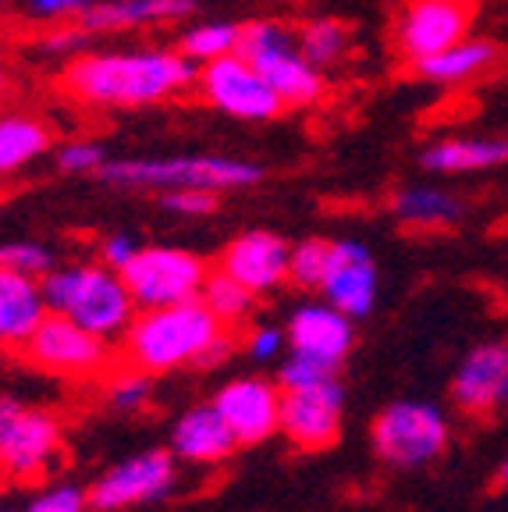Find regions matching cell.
Wrapping results in <instances>:
<instances>
[{"mask_svg": "<svg viewBox=\"0 0 508 512\" xmlns=\"http://www.w3.org/2000/svg\"><path fill=\"white\" fill-rule=\"evenodd\" d=\"M118 274L132 292V303L139 310H153L199 299L210 278V264L182 246H139Z\"/></svg>", "mask_w": 508, "mask_h": 512, "instance_id": "obj_6", "label": "cell"}, {"mask_svg": "<svg viewBox=\"0 0 508 512\" xmlns=\"http://www.w3.org/2000/svg\"><path fill=\"white\" fill-rule=\"evenodd\" d=\"M54 160L64 175H100V168L111 160V153L96 139H72V143L57 146Z\"/></svg>", "mask_w": 508, "mask_h": 512, "instance_id": "obj_31", "label": "cell"}, {"mask_svg": "<svg viewBox=\"0 0 508 512\" xmlns=\"http://www.w3.org/2000/svg\"><path fill=\"white\" fill-rule=\"evenodd\" d=\"M281 388L292 392V388H313V384H324L331 377H338V367L324 360H313V356H302V352H292L281 367Z\"/></svg>", "mask_w": 508, "mask_h": 512, "instance_id": "obj_32", "label": "cell"}, {"mask_svg": "<svg viewBox=\"0 0 508 512\" xmlns=\"http://www.w3.org/2000/svg\"><path fill=\"white\" fill-rule=\"evenodd\" d=\"M100 182L118 189H253L260 185L263 168L242 157H221V153H196V157H111L100 168Z\"/></svg>", "mask_w": 508, "mask_h": 512, "instance_id": "obj_4", "label": "cell"}, {"mask_svg": "<svg viewBox=\"0 0 508 512\" xmlns=\"http://www.w3.org/2000/svg\"><path fill=\"white\" fill-rule=\"evenodd\" d=\"M288 256H292V246L281 235L256 228V232L235 235L221 249L217 271L246 285L256 296H267V292H274V288H281L288 281Z\"/></svg>", "mask_w": 508, "mask_h": 512, "instance_id": "obj_14", "label": "cell"}, {"mask_svg": "<svg viewBox=\"0 0 508 512\" xmlns=\"http://www.w3.org/2000/svg\"><path fill=\"white\" fill-rule=\"evenodd\" d=\"M189 15H196V0H96L79 18V25L89 36H104V32H132L185 22Z\"/></svg>", "mask_w": 508, "mask_h": 512, "instance_id": "obj_19", "label": "cell"}, {"mask_svg": "<svg viewBox=\"0 0 508 512\" xmlns=\"http://www.w3.org/2000/svg\"><path fill=\"white\" fill-rule=\"evenodd\" d=\"M217 413L228 420L239 445H260L281 427V388L263 377H235L214 395Z\"/></svg>", "mask_w": 508, "mask_h": 512, "instance_id": "obj_15", "label": "cell"}, {"mask_svg": "<svg viewBox=\"0 0 508 512\" xmlns=\"http://www.w3.org/2000/svg\"><path fill=\"white\" fill-rule=\"evenodd\" d=\"M345 392L338 377L313 388L281 392V427L278 431L302 452H324L342 434Z\"/></svg>", "mask_w": 508, "mask_h": 512, "instance_id": "obj_13", "label": "cell"}, {"mask_svg": "<svg viewBox=\"0 0 508 512\" xmlns=\"http://www.w3.org/2000/svg\"><path fill=\"white\" fill-rule=\"evenodd\" d=\"M89 509V491L75 488V484H61L43 495H36L25 512H86Z\"/></svg>", "mask_w": 508, "mask_h": 512, "instance_id": "obj_36", "label": "cell"}, {"mask_svg": "<svg viewBox=\"0 0 508 512\" xmlns=\"http://www.w3.org/2000/svg\"><path fill=\"white\" fill-rule=\"evenodd\" d=\"M196 93L214 111L228 114L235 121H249V125L274 121L285 111L281 96L270 89V82L242 54H228L210 64H199Z\"/></svg>", "mask_w": 508, "mask_h": 512, "instance_id": "obj_9", "label": "cell"}, {"mask_svg": "<svg viewBox=\"0 0 508 512\" xmlns=\"http://www.w3.org/2000/svg\"><path fill=\"white\" fill-rule=\"evenodd\" d=\"M175 477H178L175 452L150 448V452L128 456L118 466H111L89 488V509L118 512V509H132V505L157 502V498H164L167 491L175 488Z\"/></svg>", "mask_w": 508, "mask_h": 512, "instance_id": "obj_12", "label": "cell"}, {"mask_svg": "<svg viewBox=\"0 0 508 512\" xmlns=\"http://www.w3.org/2000/svg\"><path fill=\"white\" fill-rule=\"evenodd\" d=\"M473 15V0H405L391 25V43L405 64H416L469 36Z\"/></svg>", "mask_w": 508, "mask_h": 512, "instance_id": "obj_11", "label": "cell"}, {"mask_svg": "<svg viewBox=\"0 0 508 512\" xmlns=\"http://www.w3.org/2000/svg\"><path fill=\"white\" fill-rule=\"evenodd\" d=\"M40 288L50 313H61L100 338L125 335L139 310L121 274L100 260L96 264H57L47 278H40Z\"/></svg>", "mask_w": 508, "mask_h": 512, "instance_id": "obj_3", "label": "cell"}, {"mask_svg": "<svg viewBox=\"0 0 508 512\" xmlns=\"http://www.w3.org/2000/svg\"><path fill=\"white\" fill-rule=\"evenodd\" d=\"M221 335H228L221 320L207 310L203 299H185L175 306L139 310L125 328L121 360L143 374H167V370L199 367L207 349Z\"/></svg>", "mask_w": 508, "mask_h": 512, "instance_id": "obj_2", "label": "cell"}, {"mask_svg": "<svg viewBox=\"0 0 508 512\" xmlns=\"http://www.w3.org/2000/svg\"><path fill=\"white\" fill-rule=\"evenodd\" d=\"M150 374H143V370H128L125 377H118V381L111 384V402L114 409H121V413H135V409H143L146 402H150Z\"/></svg>", "mask_w": 508, "mask_h": 512, "instance_id": "obj_35", "label": "cell"}, {"mask_svg": "<svg viewBox=\"0 0 508 512\" xmlns=\"http://www.w3.org/2000/svg\"><path fill=\"white\" fill-rule=\"evenodd\" d=\"M327 260H331V242L327 239H302L292 246L288 256V281L306 292H320V281L327 274Z\"/></svg>", "mask_w": 508, "mask_h": 512, "instance_id": "obj_29", "label": "cell"}, {"mask_svg": "<svg viewBox=\"0 0 508 512\" xmlns=\"http://www.w3.org/2000/svg\"><path fill=\"white\" fill-rule=\"evenodd\" d=\"M43 317H47V303H43L40 281L0 267V345L22 349Z\"/></svg>", "mask_w": 508, "mask_h": 512, "instance_id": "obj_23", "label": "cell"}, {"mask_svg": "<svg viewBox=\"0 0 508 512\" xmlns=\"http://www.w3.org/2000/svg\"><path fill=\"white\" fill-rule=\"evenodd\" d=\"M391 214L420 232H441L466 217V203L455 192L437 189V185H409L391 200Z\"/></svg>", "mask_w": 508, "mask_h": 512, "instance_id": "obj_25", "label": "cell"}, {"mask_svg": "<svg viewBox=\"0 0 508 512\" xmlns=\"http://www.w3.org/2000/svg\"><path fill=\"white\" fill-rule=\"evenodd\" d=\"M199 299L207 303V310L221 320L224 328H242L246 320H253L256 310V292H249L246 285H239V281L228 278L224 271H210Z\"/></svg>", "mask_w": 508, "mask_h": 512, "instance_id": "obj_27", "label": "cell"}, {"mask_svg": "<svg viewBox=\"0 0 508 512\" xmlns=\"http://www.w3.org/2000/svg\"><path fill=\"white\" fill-rule=\"evenodd\" d=\"M61 456V424L47 409L0 399V477L29 484Z\"/></svg>", "mask_w": 508, "mask_h": 512, "instance_id": "obj_8", "label": "cell"}, {"mask_svg": "<svg viewBox=\"0 0 508 512\" xmlns=\"http://www.w3.org/2000/svg\"><path fill=\"white\" fill-rule=\"evenodd\" d=\"M320 292H324L327 303L338 306L342 313H349L352 320H363L377 303L374 253L356 239H334Z\"/></svg>", "mask_w": 508, "mask_h": 512, "instance_id": "obj_16", "label": "cell"}, {"mask_svg": "<svg viewBox=\"0 0 508 512\" xmlns=\"http://www.w3.org/2000/svg\"><path fill=\"white\" fill-rule=\"evenodd\" d=\"M498 61H501L498 43L480 40V36H462L459 43L445 47L441 54L416 61L413 72L427 82H437V86H462V82H473L480 75H487Z\"/></svg>", "mask_w": 508, "mask_h": 512, "instance_id": "obj_24", "label": "cell"}, {"mask_svg": "<svg viewBox=\"0 0 508 512\" xmlns=\"http://www.w3.org/2000/svg\"><path fill=\"white\" fill-rule=\"evenodd\" d=\"M452 399L466 416H494L508 406V345H477L452 377Z\"/></svg>", "mask_w": 508, "mask_h": 512, "instance_id": "obj_17", "label": "cell"}, {"mask_svg": "<svg viewBox=\"0 0 508 512\" xmlns=\"http://www.w3.org/2000/svg\"><path fill=\"white\" fill-rule=\"evenodd\" d=\"M54 150V128L32 111H0V182Z\"/></svg>", "mask_w": 508, "mask_h": 512, "instance_id": "obj_22", "label": "cell"}, {"mask_svg": "<svg viewBox=\"0 0 508 512\" xmlns=\"http://www.w3.org/2000/svg\"><path fill=\"white\" fill-rule=\"evenodd\" d=\"M0 267L29 274V278L40 281L57 267V256H54V249L36 239H15V242H0Z\"/></svg>", "mask_w": 508, "mask_h": 512, "instance_id": "obj_30", "label": "cell"}, {"mask_svg": "<svg viewBox=\"0 0 508 512\" xmlns=\"http://www.w3.org/2000/svg\"><path fill=\"white\" fill-rule=\"evenodd\" d=\"M135 249H139V242H135L128 232L107 235V239L100 242V264H107V267H114V271H121V267H125L128 260L135 256Z\"/></svg>", "mask_w": 508, "mask_h": 512, "instance_id": "obj_38", "label": "cell"}, {"mask_svg": "<svg viewBox=\"0 0 508 512\" xmlns=\"http://www.w3.org/2000/svg\"><path fill=\"white\" fill-rule=\"evenodd\" d=\"M498 488H508V459L501 463V470H498Z\"/></svg>", "mask_w": 508, "mask_h": 512, "instance_id": "obj_40", "label": "cell"}, {"mask_svg": "<svg viewBox=\"0 0 508 512\" xmlns=\"http://www.w3.org/2000/svg\"><path fill=\"white\" fill-rule=\"evenodd\" d=\"M246 349L253 352L256 360H274L285 349V331L274 328V324H256L246 338Z\"/></svg>", "mask_w": 508, "mask_h": 512, "instance_id": "obj_37", "label": "cell"}, {"mask_svg": "<svg viewBox=\"0 0 508 512\" xmlns=\"http://www.w3.org/2000/svg\"><path fill=\"white\" fill-rule=\"evenodd\" d=\"M295 40H299V50L306 54V61L317 64L320 72H327V68H334V64H342L349 57L352 32L338 18H313V22H306L295 32Z\"/></svg>", "mask_w": 508, "mask_h": 512, "instance_id": "obj_26", "label": "cell"}, {"mask_svg": "<svg viewBox=\"0 0 508 512\" xmlns=\"http://www.w3.org/2000/svg\"><path fill=\"white\" fill-rule=\"evenodd\" d=\"M93 4L96 0H25V15L32 22L61 25V22H79Z\"/></svg>", "mask_w": 508, "mask_h": 512, "instance_id": "obj_34", "label": "cell"}, {"mask_svg": "<svg viewBox=\"0 0 508 512\" xmlns=\"http://www.w3.org/2000/svg\"><path fill=\"white\" fill-rule=\"evenodd\" d=\"M292 352L324 360L331 367H342V360L356 345V324L349 313H342L331 303H302L299 310H292L285 331Z\"/></svg>", "mask_w": 508, "mask_h": 512, "instance_id": "obj_18", "label": "cell"}, {"mask_svg": "<svg viewBox=\"0 0 508 512\" xmlns=\"http://www.w3.org/2000/svg\"><path fill=\"white\" fill-rule=\"evenodd\" d=\"M22 352L32 367L54 377H96L111 363L107 338L93 335V331L79 328L75 320L50 310L36 324V331L25 338Z\"/></svg>", "mask_w": 508, "mask_h": 512, "instance_id": "obj_10", "label": "cell"}, {"mask_svg": "<svg viewBox=\"0 0 508 512\" xmlns=\"http://www.w3.org/2000/svg\"><path fill=\"white\" fill-rule=\"evenodd\" d=\"M370 441H374V452L388 466L416 470V466L434 463L448 448V420L430 402L402 399L384 406L374 416Z\"/></svg>", "mask_w": 508, "mask_h": 512, "instance_id": "obj_7", "label": "cell"}, {"mask_svg": "<svg viewBox=\"0 0 508 512\" xmlns=\"http://www.w3.org/2000/svg\"><path fill=\"white\" fill-rule=\"evenodd\" d=\"M8 86H11V79H8V68H4V64H0V96L8 93Z\"/></svg>", "mask_w": 508, "mask_h": 512, "instance_id": "obj_39", "label": "cell"}, {"mask_svg": "<svg viewBox=\"0 0 508 512\" xmlns=\"http://www.w3.org/2000/svg\"><path fill=\"white\" fill-rule=\"evenodd\" d=\"M239 54L270 82V89L281 96L285 107H313L324 100V72H320L317 64L306 61L295 32L285 22L263 18V22L242 25Z\"/></svg>", "mask_w": 508, "mask_h": 512, "instance_id": "obj_5", "label": "cell"}, {"mask_svg": "<svg viewBox=\"0 0 508 512\" xmlns=\"http://www.w3.org/2000/svg\"><path fill=\"white\" fill-rule=\"evenodd\" d=\"M242 47V25L239 22H199L178 36V50L189 61L210 64L217 57L239 54Z\"/></svg>", "mask_w": 508, "mask_h": 512, "instance_id": "obj_28", "label": "cell"}, {"mask_svg": "<svg viewBox=\"0 0 508 512\" xmlns=\"http://www.w3.org/2000/svg\"><path fill=\"white\" fill-rule=\"evenodd\" d=\"M199 64L182 50H100L64 64L61 89L86 107H153L196 89Z\"/></svg>", "mask_w": 508, "mask_h": 512, "instance_id": "obj_1", "label": "cell"}, {"mask_svg": "<svg viewBox=\"0 0 508 512\" xmlns=\"http://www.w3.org/2000/svg\"><path fill=\"white\" fill-rule=\"evenodd\" d=\"M430 175H473L508 164V139L501 136H448L420 153Z\"/></svg>", "mask_w": 508, "mask_h": 512, "instance_id": "obj_21", "label": "cell"}, {"mask_svg": "<svg viewBox=\"0 0 508 512\" xmlns=\"http://www.w3.org/2000/svg\"><path fill=\"white\" fill-rule=\"evenodd\" d=\"M235 448H239V438L228 427V420L217 413L214 402L192 406L171 427V452H175V459H185V463H224Z\"/></svg>", "mask_w": 508, "mask_h": 512, "instance_id": "obj_20", "label": "cell"}, {"mask_svg": "<svg viewBox=\"0 0 508 512\" xmlns=\"http://www.w3.org/2000/svg\"><path fill=\"white\" fill-rule=\"evenodd\" d=\"M0 512H25V509H0Z\"/></svg>", "mask_w": 508, "mask_h": 512, "instance_id": "obj_41", "label": "cell"}, {"mask_svg": "<svg viewBox=\"0 0 508 512\" xmlns=\"http://www.w3.org/2000/svg\"><path fill=\"white\" fill-rule=\"evenodd\" d=\"M160 207L178 217H210L221 207V192L210 189H167L160 192Z\"/></svg>", "mask_w": 508, "mask_h": 512, "instance_id": "obj_33", "label": "cell"}]
</instances>
